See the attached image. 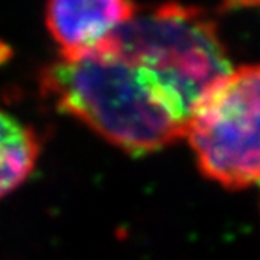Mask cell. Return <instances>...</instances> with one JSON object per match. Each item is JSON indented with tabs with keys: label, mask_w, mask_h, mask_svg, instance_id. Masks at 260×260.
Wrapping results in <instances>:
<instances>
[{
	"label": "cell",
	"mask_w": 260,
	"mask_h": 260,
	"mask_svg": "<svg viewBox=\"0 0 260 260\" xmlns=\"http://www.w3.org/2000/svg\"><path fill=\"white\" fill-rule=\"evenodd\" d=\"M41 143L35 130L0 110V199L27 182L36 168Z\"/></svg>",
	"instance_id": "5"
},
{
	"label": "cell",
	"mask_w": 260,
	"mask_h": 260,
	"mask_svg": "<svg viewBox=\"0 0 260 260\" xmlns=\"http://www.w3.org/2000/svg\"><path fill=\"white\" fill-rule=\"evenodd\" d=\"M257 7H258V8H260V4H258V5H257Z\"/></svg>",
	"instance_id": "6"
},
{
	"label": "cell",
	"mask_w": 260,
	"mask_h": 260,
	"mask_svg": "<svg viewBox=\"0 0 260 260\" xmlns=\"http://www.w3.org/2000/svg\"><path fill=\"white\" fill-rule=\"evenodd\" d=\"M140 10L118 0H58L46 5L44 22L61 58H77L99 49Z\"/></svg>",
	"instance_id": "4"
},
{
	"label": "cell",
	"mask_w": 260,
	"mask_h": 260,
	"mask_svg": "<svg viewBox=\"0 0 260 260\" xmlns=\"http://www.w3.org/2000/svg\"><path fill=\"white\" fill-rule=\"evenodd\" d=\"M101 47L134 63L187 124L201 99L234 71L212 14L198 7L140 8Z\"/></svg>",
	"instance_id": "2"
},
{
	"label": "cell",
	"mask_w": 260,
	"mask_h": 260,
	"mask_svg": "<svg viewBox=\"0 0 260 260\" xmlns=\"http://www.w3.org/2000/svg\"><path fill=\"white\" fill-rule=\"evenodd\" d=\"M43 94L130 155H149L187 135V119L144 74L107 47L58 58L40 77Z\"/></svg>",
	"instance_id": "1"
},
{
	"label": "cell",
	"mask_w": 260,
	"mask_h": 260,
	"mask_svg": "<svg viewBox=\"0 0 260 260\" xmlns=\"http://www.w3.org/2000/svg\"><path fill=\"white\" fill-rule=\"evenodd\" d=\"M188 143L204 177L228 190L260 182V64L234 69L196 105Z\"/></svg>",
	"instance_id": "3"
}]
</instances>
